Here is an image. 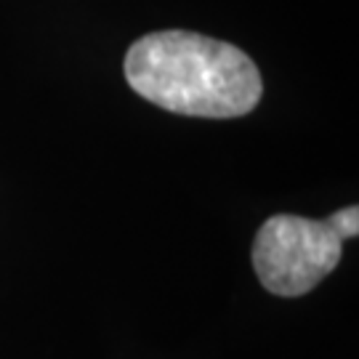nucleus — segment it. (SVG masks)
<instances>
[{
    "label": "nucleus",
    "instance_id": "f03ea898",
    "mask_svg": "<svg viewBox=\"0 0 359 359\" xmlns=\"http://www.w3.org/2000/svg\"><path fill=\"white\" fill-rule=\"evenodd\" d=\"M344 237L330 218L271 216L261 224L253 243V269L269 293L304 295L338 266Z\"/></svg>",
    "mask_w": 359,
    "mask_h": 359
},
{
    "label": "nucleus",
    "instance_id": "f257e3e1",
    "mask_svg": "<svg viewBox=\"0 0 359 359\" xmlns=\"http://www.w3.org/2000/svg\"><path fill=\"white\" fill-rule=\"evenodd\" d=\"M126 80L142 99L189 117H243L264 93L248 53L187 29L136 40L126 53Z\"/></svg>",
    "mask_w": 359,
    "mask_h": 359
},
{
    "label": "nucleus",
    "instance_id": "7ed1b4c3",
    "mask_svg": "<svg viewBox=\"0 0 359 359\" xmlns=\"http://www.w3.org/2000/svg\"><path fill=\"white\" fill-rule=\"evenodd\" d=\"M333 226L341 231V237L344 240H354L359 231V208L357 205H348V208H341V210H335L333 216Z\"/></svg>",
    "mask_w": 359,
    "mask_h": 359
}]
</instances>
